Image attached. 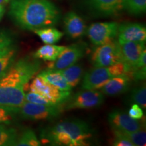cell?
<instances>
[{"label": "cell", "mask_w": 146, "mask_h": 146, "mask_svg": "<svg viewBox=\"0 0 146 146\" xmlns=\"http://www.w3.org/2000/svg\"><path fill=\"white\" fill-rule=\"evenodd\" d=\"M131 80L129 74L124 73L108 81L100 88V91L104 95L108 96H116L127 92L130 88Z\"/></svg>", "instance_id": "5bb4252c"}, {"label": "cell", "mask_w": 146, "mask_h": 146, "mask_svg": "<svg viewBox=\"0 0 146 146\" xmlns=\"http://www.w3.org/2000/svg\"><path fill=\"white\" fill-rule=\"evenodd\" d=\"M118 43L125 41L145 42L146 29L139 23H128L119 25L118 33Z\"/></svg>", "instance_id": "7c38bea8"}, {"label": "cell", "mask_w": 146, "mask_h": 146, "mask_svg": "<svg viewBox=\"0 0 146 146\" xmlns=\"http://www.w3.org/2000/svg\"><path fill=\"white\" fill-rule=\"evenodd\" d=\"M62 74L69 85L72 87H76L80 83L84 75L83 67L79 64H74L68 68L58 70Z\"/></svg>", "instance_id": "d6986e66"}, {"label": "cell", "mask_w": 146, "mask_h": 146, "mask_svg": "<svg viewBox=\"0 0 146 146\" xmlns=\"http://www.w3.org/2000/svg\"><path fill=\"white\" fill-rule=\"evenodd\" d=\"M114 131H117L119 134L134 144L135 146H145L146 145V133L143 129L135 132Z\"/></svg>", "instance_id": "cb8c5ba5"}, {"label": "cell", "mask_w": 146, "mask_h": 146, "mask_svg": "<svg viewBox=\"0 0 146 146\" xmlns=\"http://www.w3.org/2000/svg\"><path fill=\"white\" fill-rule=\"evenodd\" d=\"M18 138V132L14 128L0 124V146L16 145Z\"/></svg>", "instance_id": "44dd1931"}, {"label": "cell", "mask_w": 146, "mask_h": 146, "mask_svg": "<svg viewBox=\"0 0 146 146\" xmlns=\"http://www.w3.org/2000/svg\"><path fill=\"white\" fill-rule=\"evenodd\" d=\"M18 111L0 107V124L10 125L15 118V114Z\"/></svg>", "instance_id": "83f0119b"}, {"label": "cell", "mask_w": 146, "mask_h": 146, "mask_svg": "<svg viewBox=\"0 0 146 146\" xmlns=\"http://www.w3.org/2000/svg\"><path fill=\"white\" fill-rule=\"evenodd\" d=\"M128 115L133 119L140 120L143 117V111L140 106L135 103L129 109Z\"/></svg>", "instance_id": "f546056e"}, {"label": "cell", "mask_w": 146, "mask_h": 146, "mask_svg": "<svg viewBox=\"0 0 146 146\" xmlns=\"http://www.w3.org/2000/svg\"><path fill=\"white\" fill-rule=\"evenodd\" d=\"M131 68L124 62L106 67H94L83 75L82 88L100 89L108 81L120 74H128Z\"/></svg>", "instance_id": "3957f363"}, {"label": "cell", "mask_w": 146, "mask_h": 146, "mask_svg": "<svg viewBox=\"0 0 146 146\" xmlns=\"http://www.w3.org/2000/svg\"><path fill=\"white\" fill-rule=\"evenodd\" d=\"M63 104L43 105L25 101L20 108L22 118L31 120H48L56 118L63 111Z\"/></svg>", "instance_id": "5b68a950"}, {"label": "cell", "mask_w": 146, "mask_h": 146, "mask_svg": "<svg viewBox=\"0 0 146 146\" xmlns=\"http://www.w3.org/2000/svg\"><path fill=\"white\" fill-rule=\"evenodd\" d=\"M9 15L18 27L33 31L55 26L60 12L50 0H11Z\"/></svg>", "instance_id": "6da1fadb"}, {"label": "cell", "mask_w": 146, "mask_h": 146, "mask_svg": "<svg viewBox=\"0 0 146 146\" xmlns=\"http://www.w3.org/2000/svg\"><path fill=\"white\" fill-rule=\"evenodd\" d=\"M145 66H146V51H145V50H144L143 51V52L141 53L139 58L137 64L131 69L144 68V67H146Z\"/></svg>", "instance_id": "1f68e13d"}, {"label": "cell", "mask_w": 146, "mask_h": 146, "mask_svg": "<svg viewBox=\"0 0 146 146\" xmlns=\"http://www.w3.org/2000/svg\"><path fill=\"white\" fill-rule=\"evenodd\" d=\"M119 44L123 62L131 69L133 68L137 63L141 53L145 50V42L125 41Z\"/></svg>", "instance_id": "9a60e30c"}, {"label": "cell", "mask_w": 146, "mask_h": 146, "mask_svg": "<svg viewBox=\"0 0 146 146\" xmlns=\"http://www.w3.org/2000/svg\"><path fill=\"white\" fill-rule=\"evenodd\" d=\"M32 92L45 97L55 104H64L70 96V91H62L38 74L29 86Z\"/></svg>", "instance_id": "ba28073f"}, {"label": "cell", "mask_w": 146, "mask_h": 146, "mask_svg": "<svg viewBox=\"0 0 146 146\" xmlns=\"http://www.w3.org/2000/svg\"><path fill=\"white\" fill-rule=\"evenodd\" d=\"M131 100L133 102L145 109L146 108V88L145 85L137 87L132 90L131 94Z\"/></svg>", "instance_id": "4316f807"}, {"label": "cell", "mask_w": 146, "mask_h": 146, "mask_svg": "<svg viewBox=\"0 0 146 146\" xmlns=\"http://www.w3.org/2000/svg\"><path fill=\"white\" fill-rule=\"evenodd\" d=\"M39 75L42 76L47 82H49L50 84L56 87L60 90L66 91H71L72 87L69 85L62 74L58 71V70L47 69V70L41 71Z\"/></svg>", "instance_id": "ac0fdd59"}, {"label": "cell", "mask_w": 146, "mask_h": 146, "mask_svg": "<svg viewBox=\"0 0 146 146\" xmlns=\"http://www.w3.org/2000/svg\"><path fill=\"white\" fill-rule=\"evenodd\" d=\"M108 120L112 130L135 132L143 130L145 127L143 121L133 119L122 111L115 110L110 112L108 116Z\"/></svg>", "instance_id": "8fae6325"}, {"label": "cell", "mask_w": 146, "mask_h": 146, "mask_svg": "<svg viewBox=\"0 0 146 146\" xmlns=\"http://www.w3.org/2000/svg\"><path fill=\"white\" fill-rule=\"evenodd\" d=\"M87 48V45L83 42L66 47L56 60L47 63V68L52 70H62L75 64L84 57Z\"/></svg>", "instance_id": "52a82bcc"}, {"label": "cell", "mask_w": 146, "mask_h": 146, "mask_svg": "<svg viewBox=\"0 0 146 146\" xmlns=\"http://www.w3.org/2000/svg\"><path fill=\"white\" fill-rule=\"evenodd\" d=\"M10 0H0V4L4 5L5 3H8Z\"/></svg>", "instance_id": "836d02e7"}, {"label": "cell", "mask_w": 146, "mask_h": 146, "mask_svg": "<svg viewBox=\"0 0 146 146\" xmlns=\"http://www.w3.org/2000/svg\"><path fill=\"white\" fill-rule=\"evenodd\" d=\"M5 6L4 5H1L0 4V21L2 18L3 14L5 13Z\"/></svg>", "instance_id": "d6a6232c"}, {"label": "cell", "mask_w": 146, "mask_h": 146, "mask_svg": "<svg viewBox=\"0 0 146 146\" xmlns=\"http://www.w3.org/2000/svg\"><path fill=\"white\" fill-rule=\"evenodd\" d=\"M125 10L133 15H141L145 12L146 0H126Z\"/></svg>", "instance_id": "d4e9b609"}, {"label": "cell", "mask_w": 146, "mask_h": 146, "mask_svg": "<svg viewBox=\"0 0 146 146\" xmlns=\"http://www.w3.org/2000/svg\"><path fill=\"white\" fill-rule=\"evenodd\" d=\"M16 56V50L13 49L6 54L0 57V78L6 74L12 66Z\"/></svg>", "instance_id": "484cf974"}, {"label": "cell", "mask_w": 146, "mask_h": 146, "mask_svg": "<svg viewBox=\"0 0 146 146\" xmlns=\"http://www.w3.org/2000/svg\"><path fill=\"white\" fill-rule=\"evenodd\" d=\"M25 102V94L23 87L0 85V107L19 111Z\"/></svg>", "instance_id": "30bf717a"}, {"label": "cell", "mask_w": 146, "mask_h": 146, "mask_svg": "<svg viewBox=\"0 0 146 146\" xmlns=\"http://www.w3.org/2000/svg\"><path fill=\"white\" fill-rule=\"evenodd\" d=\"M97 13L104 16H116L125 10L126 0H86Z\"/></svg>", "instance_id": "4fadbf2b"}, {"label": "cell", "mask_w": 146, "mask_h": 146, "mask_svg": "<svg viewBox=\"0 0 146 146\" xmlns=\"http://www.w3.org/2000/svg\"><path fill=\"white\" fill-rule=\"evenodd\" d=\"M25 101L31 102L34 104H38L43 105H54L55 104L53 103L45 97L41 96V95L36 94V93L30 92L25 94Z\"/></svg>", "instance_id": "f1b7e54d"}, {"label": "cell", "mask_w": 146, "mask_h": 146, "mask_svg": "<svg viewBox=\"0 0 146 146\" xmlns=\"http://www.w3.org/2000/svg\"><path fill=\"white\" fill-rule=\"evenodd\" d=\"M65 46L54 44H45L39 47L33 54V57L43 61L52 62L56 60L59 55L65 49Z\"/></svg>", "instance_id": "e0dca14e"}, {"label": "cell", "mask_w": 146, "mask_h": 146, "mask_svg": "<svg viewBox=\"0 0 146 146\" xmlns=\"http://www.w3.org/2000/svg\"><path fill=\"white\" fill-rule=\"evenodd\" d=\"M14 49V39L12 33L0 30V57Z\"/></svg>", "instance_id": "7402d4cb"}, {"label": "cell", "mask_w": 146, "mask_h": 146, "mask_svg": "<svg viewBox=\"0 0 146 146\" xmlns=\"http://www.w3.org/2000/svg\"><path fill=\"white\" fill-rule=\"evenodd\" d=\"M104 102V95L97 89H84L68 98L64 104V110L87 109L101 106Z\"/></svg>", "instance_id": "8992f818"}, {"label": "cell", "mask_w": 146, "mask_h": 146, "mask_svg": "<svg viewBox=\"0 0 146 146\" xmlns=\"http://www.w3.org/2000/svg\"><path fill=\"white\" fill-rule=\"evenodd\" d=\"M41 142L31 129H27L18 137L16 145L19 146H39Z\"/></svg>", "instance_id": "603a6c76"}, {"label": "cell", "mask_w": 146, "mask_h": 146, "mask_svg": "<svg viewBox=\"0 0 146 146\" xmlns=\"http://www.w3.org/2000/svg\"><path fill=\"white\" fill-rule=\"evenodd\" d=\"M91 61L94 67H106L123 62L118 41L114 39L97 46L91 54Z\"/></svg>", "instance_id": "277c9868"}, {"label": "cell", "mask_w": 146, "mask_h": 146, "mask_svg": "<svg viewBox=\"0 0 146 146\" xmlns=\"http://www.w3.org/2000/svg\"><path fill=\"white\" fill-rule=\"evenodd\" d=\"M119 24L116 22H103L91 25L86 33L90 41L98 46L115 39L118 36Z\"/></svg>", "instance_id": "9c48e42d"}, {"label": "cell", "mask_w": 146, "mask_h": 146, "mask_svg": "<svg viewBox=\"0 0 146 146\" xmlns=\"http://www.w3.org/2000/svg\"><path fill=\"white\" fill-rule=\"evenodd\" d=\"M93 130L80 119L65 120L40 131L41 143L51 145L86 146L90 145Z\"/></svg>", "instance_id": "7a4b0ae2"}, {"label": "cell", "mask_w": 146, "mask_h": 146, "mask_svg": "<svg viewBox=\"0 0 146 146\" xmlns=\"http://www.w3.org/2000/svg\"><path fill=\"white\" fill-rule=\"evenodd\" d=\"M66 33L72 39H79L86 33L87 27L81 16L74 12H69L64 17Z\"/></svg>", "instance_id": "2e32d148"}, {"label": "cell", "mask_w": 146, "mask_h": 146, "mask_svg": "<svg viewBox=\"0 0 146 146\" xmlns=\"http://www.w3.org/2000/svg\"><path fill=\"white\" fill-rule=\"evenodd\" d=\"M33 32L37 35L45 44H54L58 43L64 35L62 32L53 27L36 29L33 31Z\"/></svg>", "instance_id": "ffe728a7"}, {"label": "cell", "mask_w": 146, "mask_h": 146, "mask_svg": "<svg viewBox=\"0 0 146 146\" xmlns=\"http://www.w3.org/2000/svg\"><path fill=\"white\" fill-rule=\"evenodd\" d=\"M113 131L114 135V141L112 145L115 146H135L134 144L131 143L130 141L127 139L125 137H124L123 135L119 134L117 131Z\"/></svg>", "instance_id": "4dcf8cb0"}]
</instances>
